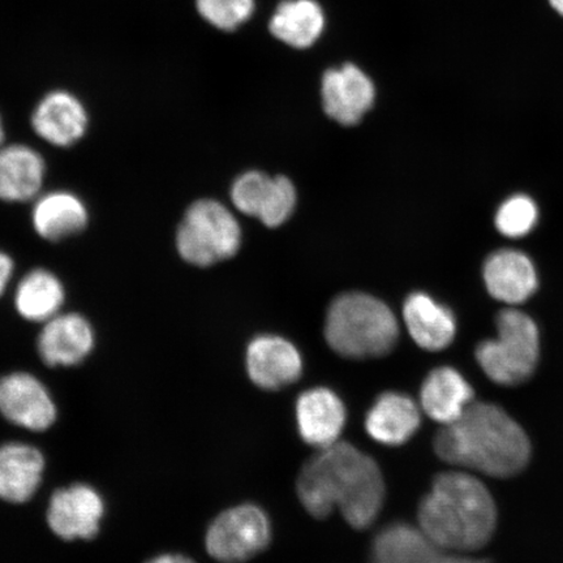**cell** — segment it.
<instances>
[{"instance_id": "cell-1", "label": "cell", "mask_w": 563, "mask_h": 563, "mask_svg": "<svg viewBox=\"0 0 563 563\" xmlns=\"http://www.w3.org/2000/svg\"><path fill=\"white\" fill-rule=\"evenodd\" d=\"M298 495L311 516L325 518L336 506L347 523L363 530L382 511L385 483L372 457L350 443L335 442L301 470Z\"/></svg>"}, {"instance_id": "cell-2", "label": "cell", "mask_w": 563, "mask_h": 563, "mask_svg": "<svg viewBox=\"0 0 563 563\" xmlns=\"http://www.w3.org/2000/svg\"><path fill=\"white\" fill-rule=\"evenodd\" d=\"M433 446L443 462L497 478L517 476L531 461L525 429L488 402L471 404L435 434Z\"/></svg>"}, {"instance_id": "cell-3", "label": "cell", "mask_w": 563, "mask_h": 563, "mask_svg": "<svg viewBox=\"0 0 563 563\" xmlns=\"http://www.w3.org/2000/svg\"><path fill=\"white\" fill-rule=\"evenodd\" d=\"M420 530L441 549L477 551L496 531L497 508L487 487L460 471L440 474L421 499Z\"/></svg>"}, {"instance_id": "cell-4", "label": "cell", "mask_w": 563, "mask_h": 563, "mask_svg": "<svg viewBox=\"0 0 563 563\" xmlns=\"http://www.w3.org/2000/svg\"><path fill=\"white\" fill-rule=\"evenodd\" d=\"M325 336L329 346L344 357H378L396 347L399 327L384 301L351 292L341 295L330 306Z\"/></svg>"}, {"instance_id": "cell-5", "label": "cell", "mask_w": 563, "mask_h": 563, "mask_svg": "<svg viewBox=\"0 0 563 563\" xmlns=\"http://www.w3.org/2000/svg\"><path fill=\"white\" fill-rule=\"evenodd\" d=\"M497 338L477 344L478 365L501 386H518L530 379L540 357V333L530 316L504 309L496 319Z\"/></svg>"}, {"instance_id": "cell-6", "label": "cell", "mask_w": 563, "mask_h": 563, "mask_svg": "<svg viewBox=\"0 0 563 563\" xmlns=\"http://www.w3.org/2000/svg\"><path fill=\"white\" fill-rule=\"evenodd\" d=\"M242 230L231 211L214 200L192 203L176 234V246L186 263L207 267L236 255Z\"/></svg>"}, {"instance_id": "cell-7", "label": "cell", "mask_w": 563, "mask_h": 563, "mask_svg": "<svg viewBox=\"0 0 563 563\" xmlns=\"http://www.w3.org/2000/svg\"><path fill=\"white\" fill-rule=\"evenodd\" d=\"M272 528L266 514L253 505L236 506L221 514L209 527L207 549L223 563H242L255 558L271 543Z\"/></svg>"}, {"instance_id": "cell-8", "label": "cell", "mask_w": 563, "mask_h": 563, "mask_svg": "<svg viewBox=\"0 0 563 563\" xmlns=\"http://www.w3.org/2000/svg\"><path fill=\"white\" fill-rule=\"evenodd\" d=\"M106 503L100 492L86 483L56 489L48 499L46 522L65 541L93 540L101 531Z\"/></svg>"}, {"instance_id": "cell-9", "label": "cell", "mask_w": 563, "mask_h": 563, "mask_svg": "<svg viewBox=\"0 0 563 563\" xmlns=\"http://www.w3.org/2000/svg\"><path fill=\"white\" fill-rule=\"evenodd\" d=\"M0 415L13 426L40 433L55 424L58 407L40 378L12 372L0 377Z\"/></svg>"}, {"instance_id": "cell-10", "label": "cell", "mask_w": 563, "mask_h": 563, "mask_svg": "<svg viewBox=\"0 0 563 563\" xmlns=\"http://www.w3.org/2000/svg\"><path fill=\"white\" fill-rule=\"evenodd\" d=\"M231 199L242 213L256 217L267 228H278L291 217L297 191L286 176L271 178L260 172H250L234 181Z\"/></svg>"}, {"instance_id": "cell-11", "label": "cell", "mask_w": 563, "mask_h": 563, "mask_svg": "<svg viewBox=\"0 0 563 563\" xmlns=\"http://www.w3.org/2000/svg\"><path fill=\"white\" fill-rule=\"evenodd\" d=\"M96 347V332L86 316L60 312L46 321L37 338V352L51 368H70L86 362Z\"/></svg>"}, {"instance_id": "cell-12", "label": "cell", "mask_w": 563, "mask_h": 563, "mask_svg": "<svg viewBox=\"0 0 563 563\" xmlns=\"http://www.w3.org/2000/svg\"><path fill=\"white\" fill-rule=\"evenodd\" d=\"M321 96L327 115L351 126L361 122L375 104L376 87L363 69L346 63L323 74Z\"/></svg>"}, {"instance_id": "cell-13", "label": "cell", "mask_w": 563, "mask_h": 563, "mask_svg": "<svg viewBox=\"0 0 563 563\" xmlns=\"http://www.w3.org/2000/svg\"><path fill=\"white\" fill-rule=\"evenodd\" d=\"M41 140L56 147H70L86 137L89 114L79 98L67 90H53L41 98L31 117Z\"/></svg>"}, {"instance_id": "cell-14", "label": "cell", "mask_w": 563, "mask_h": 563, "mask_svg": "<svg viewBox=\"0 0 563 563\" xmlns=\"http://www.w3.org/2000/svg\"><path fill=\"white\" fill-rule=\"evenodd\" d=\"M246 369L253 383L265 390H279L301 375L300 352L278 335H260L246 350Z\"/></svg>"}, {"instance_id": "cell-15", "label": "cell", "mask_w": 563, "mask_h": 563, "mask_svg": "<svg viewBox=\"0 0 563 563\" xmlns=\"http://www.w3.org/2000/svg\"><path fill=\"white\" fill-rule=\"evenodd\" d=\"M46 470L45 455L24 442L0 445V499L21 505L38 492Z\"/></svg>"}, {"instance_id": "cell-16", "label": "cell", "mask_w": 563, "mask_h": 563, "mask_svg": "<svg viewBox=\"0 0 563 563\" xmlns=\"http://www.w3.org/2000/svg\"><path fill=\"white\" fill-rule=\"evenodd\" d=\"M485 286L490 297L506 305H522L538 290L532 260L516 250H499L484 264Z\"/></svg>"}, {"instance_id": "cell-17", "label": "cell", "mask_w": 563, "mask_h": 563, "mask_svg": "<svg viewBox=\"0 0 563 563\" xmlns=\"http://www.w3.org/2000/svg\"><path fill=\"white\" fill-rule=\"evenodd\" d=\"M44 156L32 146L11 144L0 147V200L10 203L37 199L46 179Z\"/></svg>"}, {"instance_id": "cell-18", "label": "cell", "mask_w": 563, "mask_h": 563, "mask_svg": "<svg viewBox=\"0 0 563 563\" xmlns=\"http://www.w3.org/2000/svg\"><path fill=\"white\" fill-rule=\"evenodd\" d=\"M90 217L80 196L66 189L40 195L34 200L32 224L41 239L56 243L81 234Z\"/></svg>"}, {"instance_id": "cell-19", "label": "cell", "mask_w": 563, "mask_h": 563, "mask_svg": "<svg viewBox=\"0 0 563 563\" xmlns=\"http://www.w3.org/2000/svg\"><path fill=\"white\" fill-rule=\"evenodd\" d=\"M297 420L301 439L309 445L325 449L340 438L346 424V407L334 391L314 387L299 397Z\"/></svg>"}, {"instance_id": "cell-20", "label": "cell", "mask_w": 563, "mask_h": 563, "mask_svg": "<svg viewBox=\"0 0 563 563\" xmlns=\"http://www.w3.org/2000/svg\"><path fill=\"white\" fill-rule=\"evenodd\" d=\"M420 424L421 415L417 402L397 391L379 396L365 420L371 438L386 446L404 445L419 431Z\"/></svg>"}, {"instance_id": "cell-21", "label": "cell", "mask_w": 563, "mask_h": 563, "mask_svg": "<svg viewBox=\"0 0 563 563\" xmlns=\"http://www.w3.org/2000/svg\"><path fill=\"white\" fill-rule=\"evenodd\" d=\"M404 319L415 343L427 351L449 347L456 335V320L452 309L424 292H413L407 298Z\"/></svg>"}, {"instance_id": "cell-22", "label": "cell", "mask_w": 563, "mask_h": 563, "mask_svg": "<svg viewBox=\"0 0 563 563\" xmlns=\"http://www.w3.org/2000/svg\"><path fill=\"white\" fill-rule=\"evenodd\" d=\"M473 386L453 367L433 369L422 383L420 402L429 418L443 426L455 421L474 402Z\"/></svg>"}, {"instance_id": "cell-23", "label": "cell", "mask_w": 563, "mask_h": 563, "mask_svg": "<svg viewBox=\"0 0 563 563\" xmlns=\"http://www.w3.org/2000/svg\"><path fill=\"white\" fill-rule=\"evenodd\" d=\"M66 302V287L62 279L45 267H35L20 279L13 306L30 322L45 323L62 312Z\"/></svg>"}, {"instance_id": "cell-24", "label": "cell", "mask_w": 563, "mask_h": 563, "mask_svg": "<svg viewBox=\"0 0 563 563\" xmlns=\"http://www.w3.org/2000/svg\"><path fill=\"white\" fill-rule=\"evenodd\" d=\"M325 12L316 0H284L271 19L269 31L285 45L305 51L325 30Z\"/></svg>"}, {"instance_id": "cell-25", "label": "cell", "mask_w": 563, "mask_h": 563, "mask_svg": "<svg viewBox=\"0 0 563 563\" xmlns=\"http://www.w3.org/2000/svg\"><path fill=\"white\" fill-rule=\"evenodd\" d=\"M443 554L427 534L406 523L384 528L373 541L371 563H440Z\"/></svg>"}, {"instance_id": "cell-26", "label": "cell", "mask_w": 563, "mask_h": 563, "mask_svg": "<svg viewBox=\"0 0 563 563\" xmlns=\"http://www.w3.org/2000/svg\"><path fill=\"white\" fill-rule=\"evenodd\" d=\"M539 220L537 202L526 195H516L499 207L496 228L503 235L518 239L530 234Z\"/></svg>"}, {"instance_id": "cell-27", "label": "cell", "mask_w": 563, "mask_h": 563, "mask_svg": "<svg viewBox=\"0 0 563 563\" xmlns=\"http://www.w3.org/2000/svg\"><path fill=\"white\" fill-rule=\"evenodd\" d=\"M200 16L217 30L234 32L255 11V0H196Z\"/></svg>"}, {"instance_id": "cell-28", "label": "cell", "mask_w": 563, "mask_h": 563, "mask_svg": "<svg viewBox=\"0 0 563 563\" xmlns=\"http://www.w3.org/2000/svg\"><path fill=\"white\" fill-rule=\"evenodd\" d=\"M13 273H15V262L3 251H0V298L9 290Z\"/></svg>"}, {"instance_id": "cell-29", "label": "cell", "mask_w": 563, "mask_h": 563, "mask_svg": "<svg viewBox=\"0 0 563 563\" xmlns=\"http://www.w3.org/2000/svg\"><path fill=\"white\" fill-rule=\"evenodd\" d=\"M145 563H195L192 560L186 558V555L181 554H159L157 558H154Z\"/></svg>"}, {"instance_id": "cell-30", "label": "cell", "mask_w": 563, "mask_h": 563, "mask_svg": "<svg viewBox=\"0 0 563 563\" xmlns=\"http://www.w3.org/2000/svg\"><path fill=\"white\" fill-rule=\"evenodd\" d=\"M440 563H488L487 561L473 560V559H464V558H446L443 555Z\"/></svg>"}, {"instance_id": "cell-31", "label": "cell", "mask_w": 563, "mask_h": 563, "mask_svg": "<svg viewBox=\"0 0 563 563\" xmlns=\"http://www.w3.org/2000/svg\"><path fill=\"white\" fill-rule=\"evenodd\" d=\"M548 3L559 16L563 18V0H548Z\"/></svg>"}, {"instance_id": "cell-32", "label": "cell", "mask_w": 563, "mask_h": 563, "mask_svg": "<svg viewBox=\"0 0 563 563\" xmlns=\"http://www.w3.org/2000/svg\"><path fill=\"white\" fill-rule=\"evenodd\" d=\"M4 140H5L4 123H3L2 115H0V147H2L4 145Z\"/></svg>"}]
</instances>
